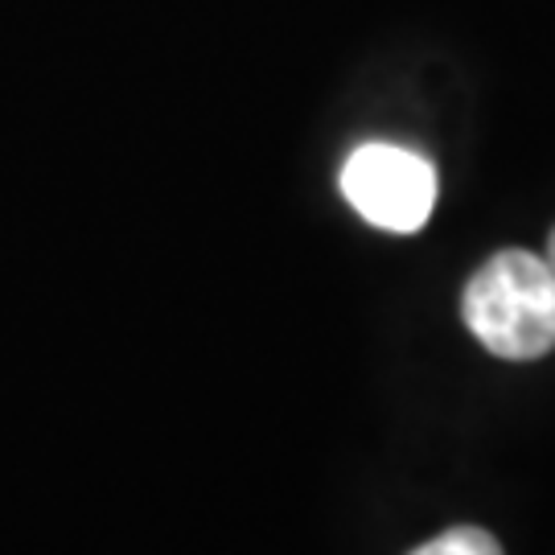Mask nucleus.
<instances>
[{
  "label": "nucleus",
  "instance_id": "obj_4",
  "mask_svg": "<svg viewBox=\"0 0 555 555\" xmlns=\"http://www.w3.org/2000/svg\"><path fill=\"white\" fill-rule=\"evenodd\" d=\"M543 259H547V268H552V276H555V231L547 235V256Z\"/></svg>",
  "mask_w": 555,
  "mask_h": 555
},
{
  "label": "nucleus",
  "instance_id": "obj_1",
  "mask_svg": "<svg viewBox=\"0 0 555 555\" xmlns=\"http://www.w3.org/2000/svg\"><path fill=\"white\" fill-rule=\"evenodd\" d=\"M469 334L506 362H535L555 350V276L543 256L498 251L474 272L461 297Z\"/></svg>",
  "mask_w": 555,
  "mask_h": 555
},
{
  "label": "nucleus",
  "instance_id": "obj_3",
  "mask_svg": "<svg viewBox=\"0 0 555 555\" xmlns=\"http://www.w3.org/2000/svg\"><path fill=\"white\" fill-rule=\"evenodd\" d=\"M412 555H502V547H498V539L490 535V531H481V527H453V531L437 535L433 543L416 547Z\"/></svg>",
  "mask_w": 555,
  "mask_h": 555
},
{
  "label": "nucleus",
  "instance_id": "obj_2",
  "mask_svg": "<svg viewBox=\"0 0 555 555\" xmlns=\"http://www.w3.org/2000/svg\"><path fill=\"white\" fill-rule=\"evenodd\" d=\"M341 194L371 227L391 235H412L433 219L437 169L412 149L362 144L341 165Z\"/></svg>",
  "mask_w": 555,
  "mask_h": 555
}]
</instances>
